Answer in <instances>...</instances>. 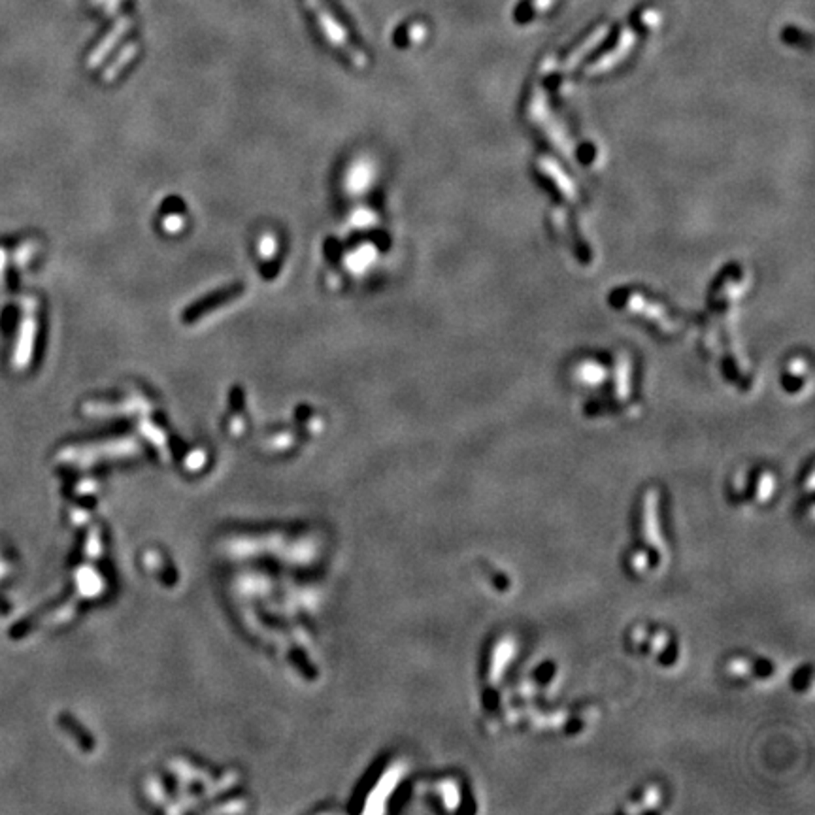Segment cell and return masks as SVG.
Returning <instances> with one entry per match:
<instances>
[{
  "label": "cell",
  "mask_w": 815,
  "mask_h": 815,
  "mask_svg": "<svg viewBox=\"0 0 815 815\" xmlns=\"http://www.w3.org/2000/svg\"><path fill=\"white\" fill-rule=\"evenodd\" d=\"M272 242H274V240H272ZM272 242L270 238H265V240H263V246H261V253L263 255L268 253V248H274V244Z\"/></svg>",
  "instance_id": "4"
},
{
  "label": "cell",
  "mask_w": 815,
  "mask_h": 815,
  "mask_svg": "<svg viewBox=\"0 0 815 815\" xmlns=\"http://www.w3.org/2000/svg\"><path fill=\"white\" fill-rule=\"evenodd\" d=\"M136 50H138L136 45L131 44V45H128V48H127V50H125V53H123V55L117 57V61L114 62V65H111L110 68H108V72H104V80H106V82H110V80H114V77H116V74H117V72H119V68H123V67H125V65H127V61H128V59H131V57L134 55V51H136Z\"/></svg>",
  "instance_id": "3"
},
{
  "label": "cell",
  "mask_w": 815,
  "mask_h": 815,
  "mask_svg": "<svg viewBox=\"0 0 815 815\" xmlns=\"http://www.w3.org/2000/svg\"><path fill=\"white\" fill-rule=\"evenodd\" d=\"M127 25H128L127 19H125V21H121V23H117V27L114 28V33H111L110 36H108V38H106L104 42L100 44L99 50L94 51L93 59L89 61V65H97V62H99L100 59H102V55H104V53H108V51L111 50V45L116 44V40L119 38V36H121L123 33H125V28H127Z\"/></svg>",
  "instance_id": "2"
},
{
  "label": "cell",
  "mask_w": 815,
  "mask_h": 815,
  "mask_svg": "<svg viewBox=\"0 0 815 815\" xmlns=\"http://www.w3.org/2000/svg\"><path fill=\"white\" fill-rule=\"evenodd\" d=\"M308 4L312 6V10L317 13V19H319L321 27H323V31H325V34L331 38V42H334V44L340 48V50H344L347 53V55L351 57L353 62L355 65H359V67H364L366 65V59H364V55H361L357 50H353L351 44H349V40L346 38V34H344V31H341V27L337 23V19L332 16H329V11L323 8V6L317 2V0H308Z\"/></svg>",
  "instance_id": "1"
}]
</instances>
